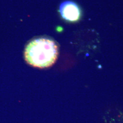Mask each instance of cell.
I'll return each instance as SVG.
<instances>
[{"mask_svg": "<svg viewBox=\"0 0 123 123\" xmlns=\"http://www.w3.org/2000/svg\"><path fill=\"white\" fill-rule=\"evenodd\" d=\"M58 47L52 40L41 37L32 40L26 47L24 57L27 63L43 68L53 65L57 60Z\"/></svg>", "mask_w": 123, "mask_h": 123, "instance_id": "6da1fadb", "label": "cell"}, {"mask_svg": "<svg viewBox=\"0 0 123 123\" xmlns=\"http://www.w3.org/2000/svg\"><path fill=\"white\" fill-rule=\"evenodd\" d=\"M59 11L62 18L69 22H76L81 17V10L79 6L71 1L62 3Z\"/></svg>", "mask_w": 123, "mask_h": 123, "instance_id": "7a4b0ae2", "label": "cell"}, {"mask_svg": "<svg viewBox=\"0 0 123 123\" xmlns=\"http://www.w3.org/2000/svg\"><path fill=\"white\" fill-rule=\"evenodd\" d=\"M98 68H99V69H101L102 68V67L100 65H98Z\"/></svg>", "mask_w": 123, "mask_h": 123, "instance_id": "3957f363", "label": "cell"}]
</instances>
